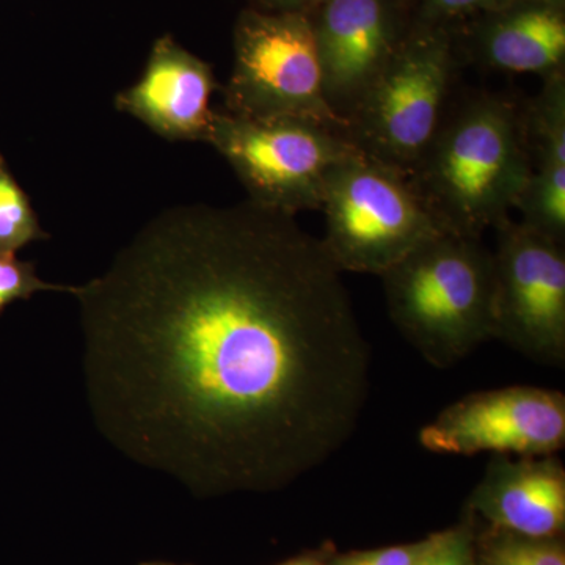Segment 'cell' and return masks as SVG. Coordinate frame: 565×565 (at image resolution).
Listing matches in <instances>:
<instances>
[{"mask_svg": "<svg viewBox=\"0 0 565 565\" xmlns=\"http://www.w3.org/2000/svg\"><path fill=\"white\" fill-rule=\"evenodd\" d=\"M341 270L252 202L156 215L74 286L96 427L200 497L273 492L332 459L371 388Z\"/></svg>", "mask_w": 565, "mask_h": 565, "instance_id": "1", "label": "cell"}, {"mask_svg": "<svg viewBox=\"0 0 565 565\" xmlns=\"http://www.w3.org/2000/svg\"><path fill=\"white\" fill-rule=\"evenodd\" d=\"M531 172L522 110L481 93L445 118L408 178L446 233L482 239L508 221Z\"/></svg>", "mask_w": 565, "mask_h": 565, "instance_id": "2", "label": "cell"}, {"mask_svg": "<svg viewBox=\"0 0 565 565\" xmlns=\"http://www.w3.org/2000/svg\"><path fill=\"white\" fill-rule=\"evenodd\" d=\"M381 278L394 326L434 367L492 340L493 256L482 239L440 234Z\"/></svg>", "mask_w": 565, "mask_h": 565, "instance_id": "3", "label": "cell"}, {"mask_svg": "<svg viewBox=\"0 0 565 565\" xmlns=\"http://www.w3.org/2000/svg\"><path fill=\"white\" fill-rule=\"evenodd\" d=\"M322 245L341 273L384 275L446 233L407 174L359 154L327 177Z\"/></svg>", "mask_w": 565, "mask_h": 565, "instance_id": "4", "label": "cell"}, {"mask_svg": "<svg viewBox=\"0 0 565 565\" xmlns=\"http://www.w3.org/2000/svg\"><path fill=\"white\" fill-rule=\"evenodd\" d=\"M455 66L449 25L412 21L392 62L349 117L348 136L367 158L408 177L445 120Z\"/></svg>", "mask_w": 565, "mask_h": 565, "instance_id": "5", "label": "cell"}, {"mask_svg": "<svg viewBox=\"0 0 565 565\" xmlns=\"http://www.w3.org/2000/svg\"><path fill=\"white\" fill-rule=\"evenodd\" d=\"M248 202L296 217L321 210L327 177L363 151L348 134L300 118H248L215 111L210 137Z\"/></svg>", "mask_w": 565, "mask_h": 565, "instance_id": "6", "label": "cell"}, {"mask_svg": "<svg viewBox=\"0 0 565 565\" xmlns=\"http://www.w3.org/2000/svg\"><path fill=\"white\" fill-rule=\"evenodd\" d=\"M225 110L248 118H300L348 134L323 88L308 14L245 10L234 29V66Z\"/></svg>", "mask_w": 565, "mask_h": 565, "instance_id": "7", "label": "cell"}, {"mask_svg": "<svg viewBox=\"0 0 565 565\" xmlns=\"http://www.w3.org/2000/svg\"><path fill=\"white\" fill-rule=\"evenodd\" d=\"M494 232L492 340L544 366L563 367L564 243L511 218Z\"/></svg>", "mask_w": 565, "mask_h": 565, "instance_id": "8", "label": "cell"}, {"mask_svg": "<svg viewBox=\"0 0 565 565\" xmlns=\"http://www.w3.org/2000/svg\"><path fill=\"white\" fill-rule=\"evenodd\" d=\"M434 455L555 456L565 446V396L541 386L468 394L419 430Z\"/></svg>", "mask_w": 565, "mask_h": 565, "instance_id": "9", "label": "cell"}, {"mask_svg": "<svg viewBox=\"0 0 565 565\" xmlns=\"http://www.w3.org/2000/svg\"><path fill=\"white\" fill-rule=\"evenodd\" d=\"M308 17L327 102L348 121L408 35L411 10L399 0H327Z\"/></svg>", "mask_w": 565, "mask_h": 565, "instance_id": "10", "label": "cell"}, {"mask_svg": "<svg viewBox=\"0 0 565 565\" xmlns=\"http://www.w3.org/2000/svg\"><path fill=\"white\" fill-rule=\"evenodd\" d=\"M217 87L206 62L166 36L152 47L140 81L118 93L115 107L162 139L206 141L215 114L211 96Z\"/></svg>", "mask_w": 565, "mask_h": 565, "instance_id": "11", "label": "cell"}, {"mask_svg": "<svg viewBox=\"0 0 565 565\" xmlns=\"http://www.w3.org/2000/svg\"><path fill=\"white\" fill-rule=\"evenodd\" d=\"M493 530L559 537L565 530V468L559 457L494 455L467 501Z\"/></svg>", "mask_w": 565, "mask_h": 565, "instance_id": "12", "label": "cell"}, {"mask_svg": "<svg viewBox=\"0 0 565 565\" xmlns=\"http://www.w3.org/2000/svg\"><path fill=\"white\" fill-rule=\"evenodd\" d=\"M473 41L482 65L546 79L564 71V9L544 0H514L482 14Z\"/></svg>", "mask_w": 565, "mask_h": 565, "instance_id": "13", "label": "cell"}, {"mask_svg": "<svg viewBox=\"0 0 565 565\" xmlns=\"http://www.w3.org/2000/svg\"><path fill=\"white\" fill-rule=\"evenodd\" d=\"M523 131L534 173L565 174V74L544 79V87L522 111Z\"/></svg>", "mask_w": 565, "mask_h": 565, "instance_id": "14", "label": "cell"}, {"mask_svg": "<svg viewBox=\"0 0 565 565\" xmlns=\"http://www.w3.org/2000/svg\"><path fill=\"white\" fill-rule=\"evenodd\" d=\"M476 565H565L563 535L534 539L487 526L476 534Z\"/></svg>", "mask_w": 565, "mask_h": 565, "instance_id": "15", "label": "cell"}, {"mask_svg": "<svg viewBox=\"0 0 565 565\" xmlns=\"http://www.w3.org/2000/svg\"><path fill=\"white\" fill-rule=\"evenodd\" d=\"M47 237L50 234L41 228L28 193L0 154V255H17L25 245Z\"/></svg>", "mask_w": 565, "mask_h": 565, "instance_id": "16", "label": "cell"}, {"mask_svg": "<svg viewBox=\"0 0 565 565\" xmlns=\"http://www.w3.org/2000/svg\"><path fill=\"white\" fill-rule=\"evenodd\" d=\"M478 519L467 511L459 525L426 537L418 565H476Z\"/></svg>", "mask_w": 565, "mask_h": 565, "instance_id": "17", "label": "cell"}, {"mask_svg": "<svg viewBox=\"0 0 565 565\" xmlns=\"http://www.w3.org/2000/svg\"><path fill=\"white\" fill-rule=\"evenodd\" d=\"M74 286L52 285L41 280L32 263L20 262L17 255H0V313L17 300L31 299L43 291L73 292Z\"/></svg>", "mask_w": 565, "mask_h": 565, "instance_id": "18", "label": "cell"}, {"mask_svg": "<svg viewBox=\"0 0 565 565\" xmlns=\"http://www.w3.org/2000/svg\"><path fill=\"white\" fill-rule=\"evenodd\" d=\"M514 0H419L412 21L424 25H449V22L471 14H486Z\"/></svg>", "mask_w": 565, "mask_h": 565, "instance_id": "19", "label": "cell"}, {"mask_svg": "<svg viewBox=\"0 0 565 565\" xmlns=\"http://www.w3.org/2000/svg\"><path fill=\"white\" fill-rule=\"evenodd\" d=\"M424 546H426V539L414 544L330 555L329 565H418Z\"/></svg>", "mask_w": 565, "mask_h": 565, "instance_id": "20", "label": "cell"}, {"mask_svg": "<svg viewBox=\"0 0 565 565\" xmlns=\"http://www.w3.org/2000/svg\"><path fill=\"white\" fill-rule=\"evenodd\" d=\"M327 0H258L263 11L273 13H300L310 14L326 3Z\"/></svg>", "mask_w": 565, "mask_h": 565, "instance_id": "21", "label": "cell"}, {"mask_svg": "<svg viewBox=\"0 0 565 565\" xmlns=\"http://www.w3.org/2000/svg\"><path fill=\"white\" fill-rule=\"evenodd\" d=\"M330 555L323 553H307V555L292 557L280 565H329Z\"/></svg>", "mask_w": 565, "mask_h": 565, "instance_id": "22", "label": "cell"}, {"mask_svg": "<svg viewBox=\"0 0 565 565\" xmlns=\"http://www.w3.org/2000/svg\"><path fill=\"white\" fill-rule=\"evenodd\" d=\"M399 2L403 3L404 7H407L408 10H412L415 9L419 0H399Z\"/></svg>", "mask_w": 565, "mask_h": 565, "instance_id": "23", "label": "cell"}, {"mask_svg": "<svg viewBox=\"0 0 565 565\" xmlns=\"http://www.w3.org/2000/svg\"><path fill=\"white\" fill-rule=\"evenodd\" d=\"M546 3H552V6L561 7V9H565V0H544Z\"/></svg>", "mask_w": 565, "mask_h": 565, "instance_id": "24", "label": "cell"}, {"mask_svg": "<svg viewBox=\"0 0 565 565\" xmlns=\"http://www.w3.org/2000/svg\"><path fill=\"white\" fill-rule=\"evenodd\" d=\"M145 565H172V564H145Z\"/></svg>", "mask_w": 565, "mask_h": 565, "instance_id": "25", "label": "cell"}]
</instances>
